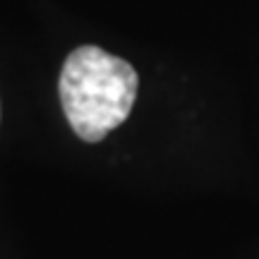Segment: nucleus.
<instances>
[{"instance_id":"1","label":"nucleus","mask_w":259,"mask_h":259,"mask_svg":"<svg viewBox=\"0 0 259 259\" xmlns=\"http://www.w3.org/2000/svg\"><path fill=\"white\" fill-rule=\"evenodd\" d=\"M137 87L135 67L99 46L74 48L58 84L65 118L84 142H101L127 120Z\"/></svg>"}]
</instances>
